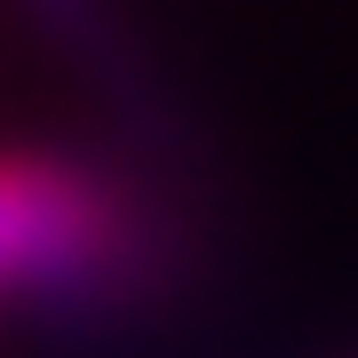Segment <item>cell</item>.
<instances>
[{
    "mask_svg": "<svg viewBox=\"0 0 358 358\" xmlns=\"http://www.w3.org/2000/svg\"><path fill=\"white\" fill-rule=\"evenodd\" d=\"M16 8H24V24L96 88V103L136 136V152L152 167H192V152H199L192 120L167 96V80H159L152 56H143L136 24L120 16V0H16Z\"/></svg>",
    "mask_w": 358,
    "mask_h": 358,
    "instance_id": "obj_1",
    "label": "cell"
}]
</instances>
